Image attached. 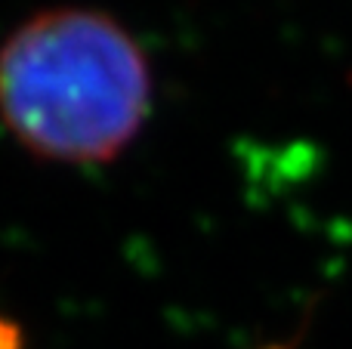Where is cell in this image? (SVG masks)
Segmentation results:
<instances>
[{
  "mask_svg": "<svg viewBox=\"0 0 352 349\" xmlns=\"http://www.w3.org/2000/svg\"><path fill=\"white\" fill-rule=\"evenodd\" d=\"M148 99L146 56L102 12H41L0 49V117L41 158L111 161L140 133Z\"/></svg>",
  "mask_w": 352,
  "mask_h": 349,
  "instance_id": "obj_1",
  "label": "cell"
},
{
  "mask_svg": "<svg viewBox=\"0 0 352 349\" xmlns=\"http://www.w3.org/2000/svg\"><path fill=\"white\" fill-rule=\"evenodd\" d=\"M0 349H22V328L6 315H0Z\"/></svg>",
  "mask_w": 352,
  "mask_h": 349,
  "instance_id": "obj_2",
  "label": "cell"
}]
</instances>
